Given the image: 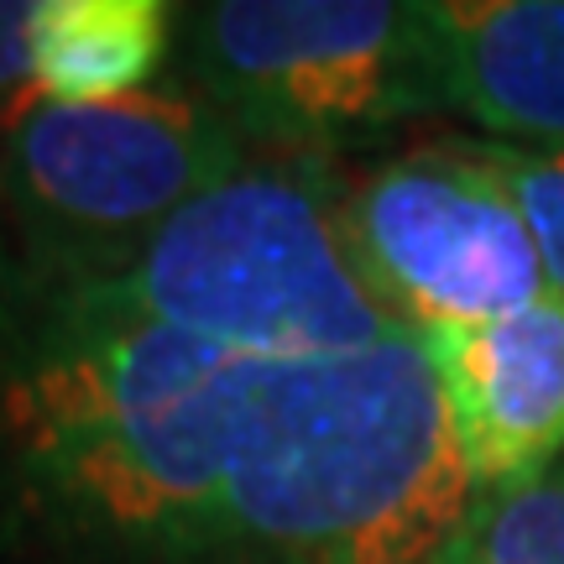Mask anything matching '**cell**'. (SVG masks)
Wrapping results in <instances>:
<instances>
[{
    "mask_svg": "<svg viewBox=\"0 0 564 564\" xmlns=\"http://www.w3.org/2000/svg\"><path fill=\"white\" fill-rule=\"evenodd\" d=\"M32 21L37 0H0V147L37 105H47L32 58Z\"/></svg>",
    "mask_w": 564,
    "mask_h": 564,
    "instance_id": "cell-12",
    "label": "cell"
},
{
    "mask_svg": "<svg viewBox=\"0 0 564 564\" xmlns=\"http://www.w3.org/2000/svg\"><path fill=\"white\" fill-rule=\"evenodd\" d=\"M262 361L89 288L0 293V523L100 564H209Z\"/></svg>",
    "mask_w": 564,
    "mask_h": 564,
    "instance_id": "cell-1",
    "label": "cell"
},
{
    "mask_svg": "<svg viewBox=\"0 0 564 564\" xmlns=\"http://www.w3.org/2000/svg\"><path fill=\"white\" fill-rule=\"evenodd\" d=\"M350 236L408 329H455L544 299L549 272L491 147L434 141L350 183Z\"/></svg>",
    "mask_w": 564,
    "mask_h": 564,
    "instance_id": "cell-6",
    "label": "cell"
},
{
    "mask_svg": "<svg viewBox=\"0 0 564 564\" xmlns=\"http://www.w3.org/2000/svg\"><path fill=\"white\" fill-rule=\"evenodd\" d=\"M470 491L419 329L335 361H262L209 564H429Z\"/></svg>",
    "mask_w": 564,
    "mask_h": 564,
    "instance_id": "cell-2",
    "label": "cell"
},
{
    "mask_svg": "<svg viewBox=\"0 0 564 564\" xmlns=\"http://www.w3.org/2000/svg\"><path fill=\"white\" fill-rule=\"evenodd\" d=\"M345 204L350 183L324 158L246 162L89 293L241 361L356 356L408 324L366 278Z\"/></svg>",
    "mask_w": 564,
    "mask_h": 564,
    "instance_id": "cell-3",
    "label": "cell"
},
{
    "mask_svg": "<svg viewBox=\"0 0 564 564\" xmlns=\"http://www.w3.org/2000/svg\"><path fill=\"white\" fill-rule=\"evenodd\" d=\"M246 162L251 141L204 95L173 84L105 105H37L0 147V204L32 262L26 282L121 278L183 204Z\"/></svg>",
    "mask_w": 564,
    "mask_h": 564,
    "instance_id": "cell-4",
    "label": "cell"
},
{
    "mask_svg": "<svg viewBox=\"0 0 564 564\" xmlns=\"http://www.w3.org/2000/svg\"><path fill=\"white\" fill-rule=\"evenodd\" d=\"M178 11L162 0H37L32 58L53 105H105L152 89Z\"/></svg>",
    "mask_w": 564,
    "mask_h": 564,
    "instance_id": "cell-9",
    "label": "cell"
},
{
    "mask_svg": "<svg viewBox=\"0 0 564 564\" xmlns=\"http://www.w3.org/2000/svg\"><path fill=\"white\" fill-rule=\"evenodd\" d=\"M440 105L497 147H564V0H423Z\"/></svg>",
    "mask_w": 564,
    "mask_h": 564,
    "instance_id": "cell-8",
    "label": "cell"
},
{
    "mask_svg": "<svg viewBox=\"0 0 564 564\" xmlns=\"http://www.w3.org/2000/svg\"><path fill=\"white\" fill-rule=\"evenodd\" d=\"M183 63L246 141L303 158L444 110L419 6L209 0L178 11Z\"/></svg>",
    "mask_w": 564,
    "mask_h": 564,
    "instance_id": "cell-5",
    "label": "cell"
},
{
    "mask_svg": "<svg viewBox=\"0 0 564 564\" xmlns=\"http://www.w3.org/2000/svg\"><path fill=\"white\" fill-rule=\"evenodd\" d=\"M0 282H11V262H6V236H0Z\"/></svg>",
    "mask_w": 564,
    "mask_h": 564,
    "instance_id": "cell-13",
    "label": "cell"
},
{
    "mask_svg": "<svg viewBox=\"0 0 564 564\" xmlns=\"http://www.w3.org/2000/svg\"><path fill=\"white\" fill-rule=\"evenodd\" d=\"M455 423L465 476L486 486L533 481L564 460V299L419 335Z\"/></svg>",
    "mask_w": 564,
    "mask_h": 564,
    "instance_id": "cell-7",
    "label": "cell"
},
{
    "mask_svg": "<svg viewBox=\"0 0 564 564\" xmlns=\"http://www.w3.org/2000/svg\"><path fill=\"white\" fill-rule=\"evenodd\" d=\"M491 152L502 162L512 194L523 204L528 225H533V241L544 257L549 272V293L564 299V147L560 152H523V147H497Z\"/></svg>",
    "mask_w": 564,
    "mask_h": 564,
    "instance_id": "cell-11",
    "label": "cell"
},
{
    "mask_svg": "<svg viewBox=\"0 0 564 564\" xmlns=\"http://www.w3.org/2000/svg\"><path fill=\"white\" fill-rule=\"evenodd\" d=\"M429 564H564V460L533 481L470 491Z\"/></svg>",
    "mask_w": 564,
    "mask_h": 564,
    "instance_id": "cell-10",
    "label": "cell"
}]
</instances>
